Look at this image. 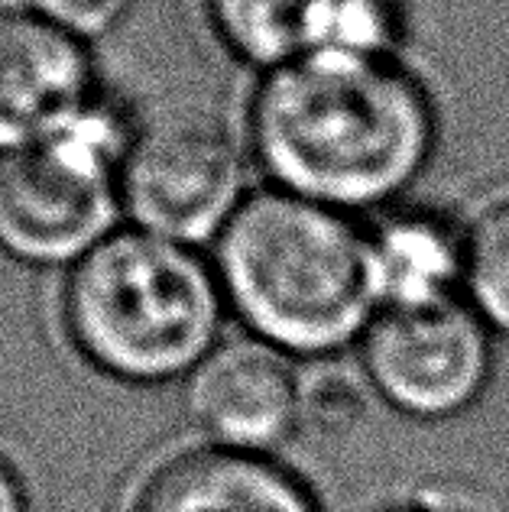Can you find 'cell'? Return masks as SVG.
<instances>
[{
    "instance_id": "cell-1",
    "label": "cell",
    "mask_w": 509,
    "mask_h": 512,
    "mask_svg": "<svg viewBox=\"0 0 509 512\" xmlns=\"http://www.w3.org/2000/svg\"><path fill=\"white\" fill-rule=\"evenodd\" d=\"M247 130L279 192L351 214L419 179L438 117L422 78L396 56L315 49L263 72Z\"/></svg>"
},
{
    "instance_id": "cell-2",
    "label": "cell",
    "mask_w": 509,
    "mask_h": 512,
    "mask_svg": "<svg viewBox=\"0 0 509 512\" xmlns=\"http://www.w3.org/2000/svg\"><path fill=\"white\" fill-rule=\"evenodd\" d=\"M214 276L240 321L283 354H334L377 308L367 231L279 188L240 201L214 237Z\"/></svg>"
},
{
    "instance_id": "cell-3",
    "label": "cell",
    "mask_w": 509,
    "mask_h": 512,
    "mask_svg": "<svg viewBox=\"0 0 509 512\" xmlns=\"http://www.w3.org/2000/svg\"><path fill=\"white\" fill-rule=\"evenodd\" d=\"M221 312L214 266L140 227L111 231L78 256L62 292L72 344L127 383L189 376L214 350Z\"/></svg>"
},
{
    "instance_id": "cell-4",
    "label": "cell",
    "mask_w": 509,
    "mask_h": 512,
    "mask_svg": "<svg viewBox=\"0 0 509 512\" xmlns=\"http://www.w3.org/2000/svg\"><path fill=\"white\" fill-rule=\"evenodd\" d=\"M130 140L124 114L98 94L49 137L0 153V250L26 263H75L104 240Z\"/></svg>"
},
{
    "instance_id": "cell-5",
    "label": "cell",
    "mask_w": 509,
    "mask_h": 512,
    "mask_svg": "<svg viewBox=\"0 0 509 512\" xmlns=\"http://www.w3.org/2000/svg\"><path fill=\"white\" fill-rule=\"evenodd\" d=\"M117 192L133 227L192 247L240 208L244 159L218 120L172 114L133 130Z\"/></svg>"
},
{
    "instance_id": "cell-6",
    "label": "cell",
    "mask_w": 509,
    "mask_h": 512,
    "mask_svg": "<svg viewBox=\"0 0 509 512\" xmlns=\"http://www.w3.org/2000/svg\"><path fill=\"white\" fill-rule=\"evenodd\" d=\"M490 328L458 299L383 308L364 331L367 380L415 419L464 412L490 376Z\"/></svg>"
},
{
    "instance_id": "cell-7",
    "label": "cell",
    "mask_w": 509,
    "mask_h": 512,
    "mask_svg": "<svg viewBox=\"0 0 509 512\" xmlns=\"http://www.w3.org/2000/svg\"><path fill=\"white\" fill-rule=\"evenodd\" d=\"M95 98L85 39L23 0H0V153L49 137Z\"/></svg>"
},
{
    "instance_id": "cell-8",
    "label": "cell",
    "mask_w": 509,
    "mask_h": 512,
    "mask_svg": "<svg viewBox=\"0 0 509 512\" xmlns=\"http://www.w3.org/2000/svg\"><path fill=\"white\" fill-rule=\"evenodd\" d=\"M189 412L218 448L266 454L302 422V380L283 350L224 344L189 373Z\"/></svg>"
},
{
    "instance_id": "cell-9",
    "label": "cell",
    "mask_w": 509,
    "mask_h": 512,
    "mask_svg": "<svg viewBox=\"0 0 509 512\" xmlns=\"http://www.w3.org/2000/svg\"><path fill=\"white\" fill-rule=\"evenodd\" d=\"M133 512H318V503L273 457L211 444L159 467Z\"/></svg>"
},
{
    "instance_id": "cell-10",
    "label": "cell",
    "mask_w": 509,
    "mask_h": 512,
    "mask_svg": "<svg viewBox=\"0 0 509 512\" xmlns=\"http://www.w3.org/2000/svg\"><path fill=\"white\" fill-rule=\"evenodd\" d=\"M370 282L383 308L451 302L464 289V231L425 208H399L367 231Z\"/></svg>"
},
{
    "instance_id": "cell-11",
    "label": "cell",
    "mask_w": 509,
    "mask_h": 512,
    "mask_svg": "<svg viewBox=\"0 0 509 512\" xmlns=\"http://www.w3.org/2000/svg\"><path fill=\"white\" fill-rule=\"evenodd\" d=\"M344 0H202L211 30L260 69L325 49Z\"/></svg>"
},
{
    "instance_id": "cell-12",
    "label": "cell",
    "mask_w": 509,
    "mask_h": 512,
    "mask_svg": "<svg viewBox=\"0 0 509 512\" xmlns=\"http://www.w3.org/2000/svg\"><path fill=\"white\" fill-rule=\"evenodd\" d=\"M464 292L487 328L509 334V192L464 227Z\"/></svg>"
},
{
    "instance_id": "cell-13",
    "label": "cell",
    "mask_w": 509,
    "mask_h": 512,
    "mask_svg": "<svg viewBox=\"0 0 509 512\" xmlns=\"http://www.w3.org/2000/svg\"><path fill=\"white\" fill-rule=\"evenodd\" d=\"M360 409H364V396L351 373L328 367L302 380V422L341 431L360 419Z\"/></svg>"
},
{
    "instance_id": "cell-14",
    "label": "cell",
    "mask_w": 509,
    "mask_h": 512,
    "mask_svg": "<svg viewBox=\"0 0 509 512\" xmlns=\"http://www.w3.org/2000/svg\"><path fill=\"white\" fill-rule=\"evenodd\" d=\"M75 36H98L124 17L133 0H23Z\"/></svg>"
},
{
    "instance_id": "cell-15",
    "label": "cell",
    "mask_w": 509,
    "mask_h": 512,
    "mask_svg": "<svg viewBox=\"0 0 509 512\" xmlns=\"http://www.w3.org/2000/svg\"><path fill=\"white\" fill-rule=\"evenodd\" d=\"M0 512H26V490L17 467L0 451Z\"/></svg>"
}]
</instances>
